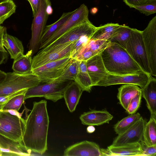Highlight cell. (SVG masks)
<instances>
[{
	"label": "cell",
	"mask_w": 156,
	"mask_h": 156,
	"mask_svg": "<svg viewBox=\"0 0 156 156\" xmlns=\"http://www.w3.org/2000/svg\"><path fill=\"white\" fill-rule=\"evenodd\" d=\"M141 117L138 112L130 114L118 121L115 125L114 131L118 135L121 134L131 127Z\"/></svg>",
	"instance_id": "31"
},
{
	"label": "cell",
	"mask_w": 156,
	"mask_h": 156,
	"mask_svg": "<svg viewBox=\"0 0 156 156\" xmlns=\"http://www.w3.org/2000/svg\"><path fill=\"white\" fill-rule=\"evenodd\" d=\"M3 44L9 53L11 58L14 59L24 55L22 41L17 37L8 34L6 28L3 34Z\"/></svg>",
	"instance_id": "21"
},
{
	"label": "cell",
	"mask_w": 156,
	"mask_h": 156,
	"mask_svg": "<svg viewBox=\"0 0 156 156\" xmlns=\"http://www.w3.org/2000/svg\"><path fill=\"white\" fill-rule=\"evenodd\" d=\"M87 71L92 85L96 86L99 81L108 74L104 66L100 53L98 54L86 61Z\"/></svg>",
	"instance_id": "16"
},
{
	"label": "cell",
	"mask_w": 156,
	"mask_h": 156,
	"mask_svg": "<svg viewBox=\"0 0 156 156\" xmlns=\"http://www.w3.org/2000/svg\"><path fill=\"white\" fill-rule=\"evenodd\" d=\"M6 76V73L0 70V84L5 80Z\"/></svg>",
	"instance_id": "44"
},
{
	"label": "cell",
	"mask_w": 156,
	"mask_h": 156,
	"mask_svg": "<svg viewBox=\"0 0 156 156\" xmlns=\"http://www.w3.org/2000/svg\"><path fill=\"white\" fill-rule=\"evenodd\" d=\"M132 29V28L129 26L120 25L109 41L117 44L126 49L131 36Z\"/></svg>",
	"instance_id": "28"
},
{
	"label": "cell",
	"mask_w": 156,
	"mask_h": 156,
	"mask_svg": "<svg viewBox=\"0 0 156 156\" xmlns=\"http://www.w3.org/2000/svg\"><path fill=\"white\" fill-rule=\"evenodd\" d=\"M98 11V9L96 8H94L92 9L91 10V13L92 14H95Z\"/></svg>",
	"instance_id": "48"
},
{
	"label": "cell",
	"mask_w": 156,
	"mask_h": 156,
	"mask_svg": "<svg viewBox=\"0 0 156 156\" xmlns=\"http://www.w3.org/2000/svg\"><path fill=\"white\" fill-rule=\"evenodd\" d=\"M25 120V129L20 143L29 153L42 154L47 150L49 121L47 101L34 102L32 109Z\"/></svg>",
	"instance_id": "1"
},
{
	"label": "cell",
	"mask_w": 156,
	"mask_h": 156,
	"mask_svg": "<svg viewBox=\"0 0 156 156\" xmlns=\"http://www.w3.org/2000/svg\"><path fill=\"white\" fill-rule=\"evenodd\" d=\"M141 142L148 146L156 145V119L150 117L146 123Z\"/></svg>",
	"instance_id": "29"
},
{
	"label": "cell",
	"mask_w": 156,
	"mask_h": 156,
	"mask_svg": "<svg viewBox=\"0 0 156 156\" xmlns=\"http://www.w3.org/2000/svg\"><path fill=\"white\" fill-rule=\"evenodd\" d=\"M89 11L84 4L81 5L74 11L71 16L64 24L48 39L40 45L42 49L55 41L67 31L88 19Z\"/></svg>",
	"instance_id": "13"
},
{
	"label": "cell",
	"mask_w": 156,
	"mask_h": 156,
	"mask_svg": "<svg viewBox=\"0 0 156 156\" xmlns=\"http://www.w3.org/2000/svg\"><path fill=\"white\" fill-rule=\"evenodd\" d=\"M83 91L81 87L74 81L65 90L63 98L70 112L75 110Z\"/></svg>",
	"instance_id": "20"
},
{
	"label": "cell",
	"mask_w": 156,
	"mask_h": 156,
	"mask_svg": "<svg viewBox=\"0 0 156 156\" xmlns=\"http://www.w3.org/2000/svg\"><path fill=\"white\" fill-rule=\"evenodd\" d=\"M120 26V25L118 23H111L97 27L90 39L109 41Z\"/></svg>",
	"instance_id": "26"
},
{
	"label": "cell",
	"mask_w": 156,
	"mask_h": 156,
	"mask_svg": "<svg viewBox=\"0 0 156 156\" xmlns=\"http://www.w3.org/2000/svg\"><path fill=\"white\" fill-rule=\"evenodd\" d=\"M95 130V128L92 125H89L87 129V130L88 133H91L94 132Z\"/></svg>",
	"instance_id": "47"
},
{
	"label": "cell",
	"mask_w": 156,
	"mask_h": 156,
	"mask_svg": "<svg viewBox=\"0 0 156 156\" xmlns=\"http://www.w3.org/2000/svg\"><path fill=\"white\" fill-rule=\"evenodd\" d=\"M46 12L48 15H51L53 12V9L51 5L50 1L49 2L46 8Z\"/></svg>",
	"instance_id": "45"
},
{
	"label": "cell",
	"mask_w": 156,
	"mask_h": 156,
	"mask_svg": "<svg viewBox=\"0 0 156 156\" xmlns=\"http://www.w3.org/2000/svg\"><path fill=\"white\" fill-rule=\"evenodd\" d=\"M146 123L145 120L141 116L131 127L118 135L111 145L114 146H118L140 143L142 140Z\"/></svg>",
	"instance_id": "14"
},
{
	"label": "cell",
	"mask_w": 156,
	"mask_h": 156,
	"mask_svg": "<svg viewBox=\"0 0 156 156\" xmlns=\"http://www.w3.org/2000/svg\"><path fill=\"white\" fill-rule=\"evenodd\" d=\"M134 8L146 16L156 12V0H151L142 5L133 6Z\"/></svg>",
	"instance_id": "36"
},
{
	"label": "cell",
	"mask_w": 156,
	"mask_h": 156,
	"mask_svg": "<svg viewBox=\"0 0 156 156\" xmlns=\"http://www.w3.org/2000/svg\"><path fill=\"white\" fill-rule=\"evenodd\" d=\"M113 118L106 110H92L83 113L80 116V119L83 125L98 126L109 123Z\"/></svg>",
	"instance_id": "17"
},
{
	"label": "cell",
	"mask_w": 156,
	"mask_h": 156,
	"mask_svg": "<svg viewBox=\"0 0 156 156\" xmlns=\"http://www.w3.org/2000/svg\"><path fill=\"white\" fill-rule=\"evenodd\" d=\"M108 156H142L140 143L114 146L111 145L107 149Z\"/></svg>",
	"instance_id": "22"
},
{
	"label": "cell",
	"mask_w": 156,
	"mask_h": 156,
	"mask_svg": "<svg viewBox=\"0 0 156 156\" xmlns=\"http://www.w3.org/2000/svg\"><path fill=\"white\" fill-rule=\"evenodd\" d=\"M16 6L12 0L0 3V25L15 12Z\"/></svg>",
	"instance_id": "32"
},
{
	"label": "cell",
	"mask_w": 156,
	"mask_h": 156,
	"mask_svg": "<svg viewBox=\"0 0 156 156\" xmlns=\"http://www.w3.org/2000/svg\"><path fill=\"white\" fill-rule=\"evenodd\" d=\"M0 110L3 112H8L12 115L17 116L19 118H22V116L23 112V111L22 112L20 113L19 112V111L14 109H2Z\"/></svg>",
	"instance_id": "43"
},
{
	"label": "cell",
	"mask_w": 156,
	"mask_h": 156,
	"mask_svg": "<svg viewBox=\"0 0 156 156\" xmlns=\"http://www.w3.org/2000/svg\"><path fill=\"white\" fill-rule=\"evenodd\" d=\"M118 90V99L126 110L131 100L141 91V89L135 85L125 84L121 86Z\"/></svg>",
	"instance_id": "23"
},
{
	"label": "cell",
	"mask_w": 156,
	"mask_h": 156,
	"mask_svg": "<svg viewBox=\"0 0 156 156\" xmlns=\"http://www.w3.org/2000/svg\"><path fill=\"white\" fill-rule=\"evenodd\" d=\"M7 0H0V3H1L2 2H3Z\"/></svg>",
	"instance_id": "49"
},
{
	"label": "cell",
	"mask_w": 156,
	"mask_h": 156,
	"mask_svg": "<svg viewBox=\"0 0 156 156\" xmlns=\"http://www.w3.org/2000/svg\"><path fill=\"white\" fill-rule=\"evenodd\" d=\"M142 97L141 91L131 100L126 110L129 114H132L136 112L140 105Z\"/></svg>",
	"instance_id": "37"
},
{
	"label": "cell",
	"mask_w": 156,
	"mask_h": 156,
	"mask_svg": "<svg viewBox=\"0 0 156 156\" xmlns=\"http://www.w3.org/2000/svg\"><path fill=\"white\" fill-rule=\"evenodd\" d=\"M74 81L79 85L83 91L90 92L93 86L87 71L86 61H80L78 72Z\"/></svg>",
	"instance_id": "25"
},
{
	"label": "cell",
	"mask_w": 156,
	"mask_h": 156,
	"mask_svg": "<svg viewBox=\"0 0 156 156\" xmlns=\"http://www.w3.org/2000/svg\"><path fill=\"white\" fill-rule=\"evenodd\" d=\"M28 89L21 90L9 94L0 95V110L3 109L11 99L16 95L25 93Z\"/></svg>",
	"instance_id": "38"
},
{
	"label": "cell",
	"mask_w": 156,
	"mask_h": 156,
	"mask_svg": "<svg viewBox=\"0 0 156 156\" xmlns=\"http://www.w3.org/2000/svg\"><path fill=\"white\" fill-rule=\"evenodd\" d=\"M72 58L65 57L32 69V73L39 77L41 83L52 81L59 77Z\"/></svg>",
	"instance_id": "11"
},
{
	"label": "cell",
	"mask_w": 156,
	"mask_h": 156,
	"mask_svg": "<svg viewBox=\"0 0 156 156\" xmlns=\"http://www.w3.org/2000/svg\"><path fill=\"white\" fill-rule=\"evenodd\" d=\"M73 12L74 11L64 13L57 21L51 25L46 26L41 39L40 45L48 39L58 30L71 16Z\"/></svg>",
	"instance_id": "27"
},
{
	"label": "cell",
	"mask_w": 156,
	"mask_h": 156,
	"mask_svg": "<svg viewBox=\"0 0 156 156\" xmlns=\"http://www.w3.org/2000/svg\"><path fill=\"white\" fill-rule=\"evenodd\" d=\"M72 81L53 80L41 83L27 89L24 100L33 97H43L55 102L63 98L65 90Z\"/></svg>",
	"instance_id": "3"
},
{
	"label": "cell",
	"mask_w": 156,
	"mask_h": 156,
	"mask_svg": "<svg viewBox=\"0 0 156 156\" xmlns=\"http://www.w3.org/2000/svg\"><path fill=\"white\" fill-rule=\"evenodd\" d=\"M110 41L108 40L90 39L87 44L84 47L97 54H99L107 47Z\"/></svg>",
	"instance_id": "33"
},
{
	"label": "cell",
	"mask_w": 156,
	"mask_h": 156,
	"mask_svg": "<svg viewBox=\"0 0 156 156\" xmlns=\"http://www.w3.org/2000/svg\"><path fill=\"white\" fill-rule=\"evenodd\" d=\"M2 152L0 151V156H2Z\"/></svg>",
	"instance_id": "50"
},
{
	"label": "cell",
	"mask_w": 156,
	"mask_h": 156,
	"mask_svg": "<svg viewBox=\"0 0 156 156\" xmlns=\"http://www.w3.org/2000/svg\"><path fill=\"white\" fill-rule=\"evenodd\" d=\"M75 42L58 45L45 52L39 51L32 58V69L51 62L70 57Z\"/></svg>",
	"instance_id": "9"
},
{
	"label": "cell",
	"mask_w": 156,
	"mask_h": 156,
	"mask_svg": "<svg viewBox=\"0 0 156 156\" xmlns=\"http://www.w3.org/2000/svg\"><path fill=\"white\" fill-rule=\"evenodd\" d=\"M26 93L16 95L12 98L5 105L3 109H14L19 111L24 102Z\"/></svg>",
	"instance_id": "35"
},
{
	"label": "cell",
	"mask_w": 156,
	"mask_h": 156,
	"mask_svg": "<svg viewBox=\"0 0 156 156\" xmlns=\"http://www.w3.org/2000/svg\"><path fill=\"white\" fill-rule=\"evenodd\" d=\"M6 74L5 79L0 84V95L29 89L41 83L39 77L33 73L24 74L13 72Z\"/></svg>",
	"instance_id": "4"
},
{
	"label": "cell",
	"mask_w": 156,
	"mask_h": 156,
	"mask_svg": "<svg viewBox=\"0 0 156 156\" xmlns=\"http://www.w3.org/2000/svg\"><path fill=\"white\" fill-rule=\"evenodd\" d=\"M92 35L91 34L83 35L75 41L71 51V58H74L81 50L87 44Z\"/></svg>",
	"instance_id": "34"
},
{
	"label": "cell",
	"mask_w": 156,
	"mask_h": 156,
	"mask_svg": "<svg viewBox=\"0 0 156 156\" xmlns=\"http://www.w3.org/2000/svg\"><path fill=\"white\" fill-rule=\"evenodd\" d=\"M65 156H101L99 145L93 142L87 140L74 144L64 151Z\"/></svg>",
	"instance_id": "15"
},
{
	"label": "cell",
	"mask_w": 156,
	"mask_h": 156,
	"mask_svg": "<svg viewBox=\"0 0 156 156\" xmlns=\"http://www.w3.org/2000/svg\"><path fill=\"white\" fill-rule=\"evenodd\" d=\"M97 27L88 19L67 31L40 51L45 52L58 45L76 41L83 35H93Z\"/></svg>",
	"instance_id": "8"
},
{
	"label": "cell",
	"mask_w": 156,
	"mask_h": 156,
	"mask_svg": "<svg viewBox=\"0 0 156 156\" xmlns=\"http://www.w3.org/2000/svg\"><path fill=\"white\" fill-rule=\"evenodd\" d=\"M5 52H0V65L4 62L5 59Z\"/></svg>",
	"instance_id": "46"
},
{
	"label": "cell",
	"mask_w": 156,
	"mask_h": 156,
	"mask_svg": "<svg viewBox=\"0 0 156 156\" xmlns=\"http://www.w3.org/2000/svg\"><path fill=\"white\" fill-rule=\"evenodd\" d=\"M142 96L145 99L150 112L151 117L156 119V79L152 77L141 89Z\"/></svg>",
	"instance_id": "19"
},
{
	"label": "cell",
	"mask_w": 156,
	"mask_h": 156,
	"mask_svg": "<svg viewBox=\"0 0 156 156\" xmlns=\"http://www.w3.org/2000/svg\"><path fill=\"white\" fill-rule=\"evenodd\" d=\"M25 120L0 110V134L14 141H22Z\"/></svg>",
	"instance_id": "6"
},
{
	"label": "cell",
	"mask_w": 156,
	"mask_h": 156,
	"mask_svg": "<svg viewBox=\"0 0 156 156\" xmlns=\"http://www.w3.org/2000/svg\"><path fill=\"white\" fill-rule=\"evenodd\" d=\"M126 49L142 69L151 75L142 31L132 28L131 36L126 44Z\"/></svg>",
	"instance_id": "5"
},
{
	"label": "cell",
	"mask_w": 156,
	"mask_h": 156,
	"mask_svg": "<svg viewBox=\"0 0 156 156\" xmlns=\"http://www.w3.org/2000/svg\"><path fill=\"white\" fill-rule=\"evenodd\" d=\"M143 39L147 53L151 76H156V16L149 22L142 31Z\"/></svg>",
	"instance_id": "12"
},
{
	"label": "cell",
	"mask_w": 156,
	"mask_h": 156,
	"mask_svg": "<svg viewBox=\"0 0 156 156\" xmlns=\"http://www.w3.org/2000/svg\"><path fill=\"white\" fill-rule=\"evenodd\" d=\"M0 151L2 156H30L20 142L14 141L0 134Z\"/></svg>",
	"instance_id": "18"
},
{
	"label": "cell",
	"mask_w": 156,
	"mask_h": 156,
	"mask_svg": "<svg viewBox=\"0 0 156 156\" xmlns=\"http://www.w3.org/2000/svg\"><path fill=\"white\" fill-rule=\"evenodd\" d=\"M100 54L108 74L125 75L143 71L126 49L117 44L110 42Z\"/></svg>",
	"instance_id": "2"
},
{
	"label": "cell",
	"mask_w": 156,
	"mask_h": 156,
	"mask_svg": "<svg viewBox=\"0 0 156 156\" xmlns=\"http://www.w3.org/2000/svg\"><path fill=\"white\" fill-rule=\"evenodd\" d=\"M126 5L131 8L133 6L139 5L146 3L151 0H123Z\"/></svg>",
	"instance_id": "40"
},
{
	"label": "cell",
	"mask_w": 156,
	"mask_h": 156,
	"mask_svg": "<svg viewBox=\"0 0 156 156\" xmlns=\"http://www.w3.org/2000/svg\"><path fill=\"white\" fill-rule=\"evenodd\" d=\"M49 1V0H40L38 11L34 16L31 28V37L28 47V51L31 52L32 56L39 48L41 39L48 17L46 8Z\"/></svg>",
	"instance_id": "7"
},
{
	"label": "cell",
	"mask_w": 156,
	"mask_h": 156,
	"mask_svg": "<svg viewBox=\"0 0 156 156\" xmlns=\"http://www.w3.org/2000/svg\"><path fill=\"white\" fill-rule=\"evenodd\" d=\"M30 3L34 16L37 13L39 8L40 0H27Z\"/></svg>",
	"instance_id": "41"
},
{
	"label": "cell",
	"mask_w": 156,
	"mask_h": 156,
	"mask_svg": "<svg viewBox=\"0 0 156 156\" xmlns=\"http://www.w3.org/2000/svg\"><path fill=\"white\" fill-rule=\"evenodd\" d=\"M32 56V52L28 51L25 55L14 59L12 67L13 72L24 74L33 73Z\"/></svg>",
	"instance_id": "24"
},
{
	"label": "cell",
	"mask_w": 156,
	"mask_h": 156,
	"mask_svg": "<svg viewBox=\"0 0 156 156\" xmlns=\"http://www.w3.org/2000/svg\"><path fill=\"white\" fill-rule=\"evenodd\" d=\"M152 77L151 74L144 71L138 73L125 75L108 74L96 86L107 87L117 84H131L139 86L142 89Z\"/></svg>",
	"instance_id": "10"
},
{
	"label": "cell",
	"mask_w": 156,
	"mask_h": 156,
	"mask_svg": "<svg viewBox=\"0 0 156 156\" xmlns=\"http://www.w3.org/2000/svg\"><path fill=\"white\" fill-rule=\"evenodd\" d=\"M5 27L0 25V52H7L3 44V38Z\"/></svg>",
	"instance_id": "42"
},
{
	"label": "cell",
	"mask_w": 156,
	"mask_h": 156,
	"mask_svg": "<svg viewBox=\"0 0 156 156\" xmlns=\"http://www.w3.org/2000/svg\"><path fill=\"white\" fill-rule=\"evenodd\" d=\"M80 61L72 58L66 66L61 75L54 80L75 81L79 71Z\"/></svg>",
	"instance_id": "30"
},
{
	"label": "cell",
	"mask_w": 156,
	"mask_h": 156,
	"mask_svg": "<svg viewBox=\"0 0 156 156\" xmlns=\"http://www.w3.org/2000/svg\"><path fill=\"white\" fill-rule=\"evenodd\" d=\"M142 156H156V145L148 146L142 142H140Z\"/></svg>",
	"instance_id": "39"
}]
</instances>
